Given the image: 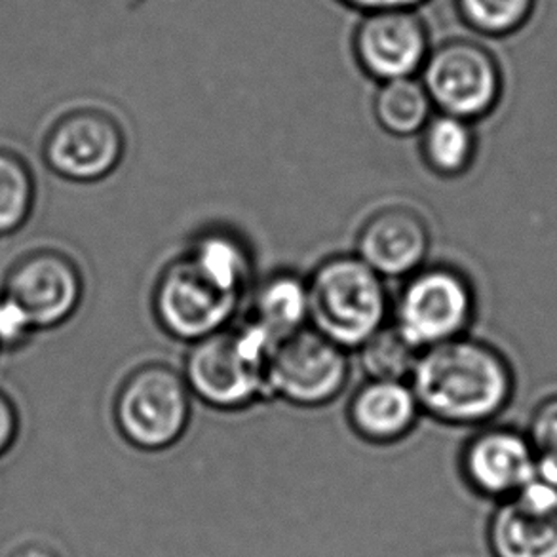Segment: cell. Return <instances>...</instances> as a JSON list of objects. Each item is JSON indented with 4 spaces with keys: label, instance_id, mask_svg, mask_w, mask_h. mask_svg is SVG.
I'll use <instances>...</instances> for the list:
<instances>
[{
    "label": "cell",
    "instance_id": "11",
    "mask_svg": "<svg viewBox=\"0 0 557 557\" xmlns=\"http://www.w3.org/2000/svg\"><path fill=\"white\" fill-rule=\"evenodd\" d=\"M126 137L111 114L81 109L63 116L45 144V160L55 174L69 182L106 180L121 166Z\"/></svg>",
    "mask_w": 557,
    "mask_h": 557
},
{
    "label": "cell",
    "instance_id": "13",
    "mask_svg": "<svg viewBox=\"0 0 557 557\" xmlns=\"http://www.w3.org/2000/svg\"><path fill=\"white\" fill-rule=\"evenodd\" d=\"M485 541L491 557H557V487L536 475L497 503Z\"/></svg>",
    "mask_w": 557,
    "mask_h": 557
},
{
    "label": "cell",
    "instance_id": "17",
    "mask_svg": "<svg viewBox=\"0 0 557 557\" xmlns=\"http://www.w3.org/2000/svg\"><path fill=\"white\" fill-rule=\"evenodd\" d=\"M225 294L244 297L253 286V256L240 234L213 226L196 234L183 253Z\"/></svg>",
    "mask_w": 557,
    "mask_h": 557
},
{
    "label": "cell",
    "instance_id": "22",
    "mask_svg": "<svg viewBox=\"0 0 557 557\" xmlns=\"http://www.w3.org/2000/svg\"><path fill=\"white\" fill-rule=\"evenodd\" d=\"M35 203V180L29 168L12 152L0 151V236L20 231Z\"/></svg>",
    "mask_w": 557,
    "mask_h": 557
},
{
    "label": "cell",
    "instance_id": "10",
    "mask_svg": "<svg viewBox=\"0 0 557 557\" xmlns=\"http://www.w3.org/2000/svg\"><path fill=\"white\" fill-rule=\"evenodd\" d=\"M37 332L65 324L84 297L83 274L58 251H38L12 267L0 292Z\"/></svg>",
    "mask_w": 557,
    "mask_h": 557
},
{
    "label": "cell",
    "instance_id": "3",
    "mask_svg": "<svg viewBox=\"0 0 557 557\" xmlns=\"http://www.w3.org/2000/svg\"><path fill=\"white\" fill-rule=\"evenodd\" d=\"M276 343L249 320L193 343L182 371L193 398L219 411H240L269 398L267 363Z\"/></svg>",
    "mask_w": 557,
    "mask_h": 557
},
{
    "label": "cell",
    "instance_id": "7",
    "mask_svg": "<svg viewBox=\"0 0 557 557\" xmlns=\"http://www.w3.org/2000/svg\"><path fill=\"white\" fill-rule=\"evenodd\" d=\"M348 376V350L307 325L272 348L267 394L297 407L327 406L345 391Z\"/></svg>",
    "mask_w": 557,
    "mask_h": 557
},
{
    "label": "cell",
    "instance_id": "25",
    "mask_svg": "<svg viewBox=\"0 0 557 557\" xmlns=\"http://www.w3.org/2000/svg\"><path fill=\"white\" fill-rule=\"evenodd\" d=\"M20 436V413L14 401L0 392V457H4Z\"/></svg>",
    "mask_w": 557,
    "mask_h": 557
},
{
    "label": "cell",
    "instance_id": "1",
    "mask_svg": "<svg viewBox=\"0 0 557 557\" xmlns=\"http://www.w3.org/2000/svg\"><path fill=\"white\" fill-rule=\"evenodd\" d=\"M409 384L434 421L482 429L512 404L516 373L503 350L465 335L421 350Z\"/></svg>",
    "mask_w": 557,
    "mask_h": 557
},
{
    "label": "cell",
    "instance_id": "12",
    "mask_svg": "<svg viewBox=\"0 0 557 557\" xmlns=\"http://www.w3.org/2000/svg\"><path fill=\"white\" fill-rule=\"evenodd\" d=\"M459 470L468 490L500 503L535 480V453L525 430L487 424L462 445Z\"/></svg>",
    "mask_w": 557,
    "mask_h": 557
},
{
    "label": "cell",
    "instance_id": "9",
    "mask_svg": "<svg viewBox=\"0 0 557 557\" xmlns=\"http://www.w3.org/2000/svg\"><path fill=\"white\" fill-rule=\"evenodd\" d=\"M432 46L419 10L360 15L350 37L356 65L379 84L421 75Z\"/></svg>",
    "mask_w": 557,
    "mask_h": 557
},
{
    "label": "cell",
    "instance_id": "18",
    "mask_svg": "<svg viewBox=\"0 0 557 557\" xmlns=\"http://www.w3.org/2000/svg\"><path fill=\"white\" fill-rule=\"evenodd\" d=\"M419 137L424 164L440 177H460L474 164L478 136L472 122L434 113Z\"/></svg>",
    "mask_w": 557,
    "mask_h": 557
},
{
    "label": "cell",
    "instance_id": "8",
    "mask_svg": "<svg viewBox=\"0 0 557 557\" xmlns=\"http://www.w3.org/2000/svg\"><path fill=\"white\" fill-rule=\"evenodd\" d=\"M240 301L182 256L160 272L152 292V312L164 333L193 345L233 324Z\"/></svg>",
    "mask_w": 557,
    "mask_h": 557
},
{
    "label": "cell",
    "instance_id": "20",
    "mask_svg": "<svg viewBox=\"0 0 557 557\" xmlns=\"http://www.w3.org/2000/svg\"><path fill=\"white\" fill-rule=\"evenodd\" d=\"M539 0H453L459 22L478 37L508 38L525 29Z\"/></svg>",
    "mask_w": 557,
    "mask_h": 557
},
{
    "label": "cell",
    "instance_id": "16",
    "mask_svg": "<svg viewBox=\"0 0 557 557\" xmlns=\"http://www.w3.org/2000/svg\"><path fill=\"white\" fill-rule=\"evenodd\" d=\"M249 322L272 339L282 341L309 325L307 278L294 271H276L249 289Z\"/></svg>",
    "mask_w": 557,
    "mask_h": 557
},
{
    "label": "cell",
    "instance_id": "19",
    "mask_svg": "<svg viewBox=\"0 0 557 557\" xmlns=\"http://www.w3.org/2000/svg\"><path fill=\"white\" fill-rule=\"evenodd\" d=\"M434 106L419 76L379 84L373 114L381 128L396 137H413L434 116Z\"/></svg>",
    "mask_w": 557,
    "mask_h": 557
},
{
    "label": "cell",
    "instance_id": "15",
    "mask_svg": "<svg viewBox=\"0 0 557 557\" xmlns=\"http://www.w3.org/2000/svg\"><path fill=\"white\" fill-rule=\"evenodd\" d=\"M409 381L368 379L348 401L347 419L356 436L373 445L401 442L421 419Z\"/></svg>",
    "mask_w": 557,
    "mask_h": 557
},
{
    "label": "cell",
    "instance_id": "14",
    "mask_svg": "<svg viewBox=\"0 0 557 557\" xmlns=\"http://www.w3.org/2000/svg\"><path fill=\"white\" fill-rule=\"evenodd\" d=\"M429 251V223L407 206L371 213L356 236V256L384 280L411 276L424 267Z\"/></svg>",
    "mask_w": 557,
    "mask_h": 557
},
{
    "label": "cell",
    "instance_id": "26",
    "mask_svg": "<svg viewBox=\"0 0 557 557\" xmlns=\"http://www.w3.org/2000/svg\"><path fill=\"white\" fill-rule=\"evenodd\" d=\"M335 2L363 15L373 14V12H391V10H419L430 0H335Z\"/></svg>",
    "mask_w": 557,
    "mask_h": 557
},
{
    "label": "cell",
    "instance_id": "23",
    "mask_svg": "<svg viewBox=\"0 0 557 557\" xmlns=\"http://www.w3.org/2000/svg\"><path fill=\"white\" fill-rule=\"evenodd\" d=\"M525 434L535 453L536 475L557 487V394L536 404Z\"/></svg>",
    "mask_w": 557,
    "mask_h": 557
},
{
    "label": "cell",
    "instance_id": "4",
    "mask_svg": "<svg viewBox=\"0 0 557 557\" xmlns=\"http://www.w3.org/2000/svg\"><path fill=\"white\" fill-rule=\"evenodd\" d=\"M478 312L474 284L451 264H424L392 301V324L419 352L470 332Z\"/></svg>",
    "mask_w": 557,
    "mask_h": 557
},
{
    "label": "cell",
    "instance_id": "27",
    "mask_svg": "<svg viewBox=\"0 0 557 557\" xmlns=\"http://www.w3.org/2000/svg\"><path fill=\"white\" fill-rule=\"evenodd\" d=\"M10 557H61L58 552L50 548L48 544L29 543L23 544Z\"/></svg>",
    "mask_w": 557,
    "mask_h": 557
},
{
    "label": "cell",
    "instance_id": "24",
    "mask_svg": "<svg viewBox=\"0 0 557 557\" xmlns=\"http://www.w3.org/2000/svg\"><path fill=\"white\" fill-rule=\"evenodd\" d=\"M35 335V330L7 297L0 295V348H20Z\"/></svg>",
    "mask_w": 557,
    "mask_h": 557
},
{
    "label": "cell",
    "instance_id": "2",
    "mask_svg": "<svg viewBox=\"0 0 557 557\" xmlns=\"http://www.w3.org/2000/svg\"><path fill=\"white\" fill-rule=\"evenodd\" d=\"M307 287L310 327L348 352L391 322L392 299L383 276L356 253L325 257L307 276Z\"/></svg>",
    "mask_w": 557,
    "mask_h": 557
},
{
    "label": "cell",
    "instance_id": "5",
    "mask_svg": "<svg viewBox=\"0 0 557 557\" xmlns=\"http://www.w3.org/2000/svg\"><path fill=\"white\" fill-rule=\"evenodd\" d=\"M193 394L182 371L162 362L132 371L114 398V422L122 437L141 451H164L188 429Z\"/></svg>",
    "mask_w": 557,
    "mask_h": 557
},
{
    "label": "cell",
    "instance_id": "21",
    "mask_svg": "<svg viewBox=\"0 0 557 557\" xmlns=\"http://www.w3.org/2000/svg\"><path fill=\"white\" fill-rule=\"evenodd\" d=\"M358 356L370 379L409 381L419 350L388 322L358 348Z\"/></svg>",
    "mask_w": 557,
    "mask_h": 557
},
{
    "label": "cell",
    "instance_id": "6",
    "mask_svg": "<svg viewBox=\"0 0 557 557\" xmlns=\"http://www.w3.org/2000/svg\"><path fill=\"white\" fill-rule=\"evenodd\" d=\"M419 78L436 113L472 124L495 113L505 94L500 61L474 38L453 37L432 46Z\"/></svg>",
    "mask_w": 557,
    "mask_h": 557
}]
</instances>
